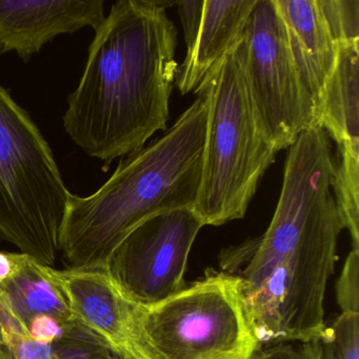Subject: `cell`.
I'll list each match as a JSON object with an SVG mask.
<instances>
[{
    "instance_id": "10",
    "label": "cell",
    "mask_w": 359,
    "mask_h": 359,
    "mask_svg": "<svg viewBox=\"0 0 359 359\" xmlns=\"http://www.w3.org/2000/svg\"><path fill=\"white\" fill-rule=\"evenodd\" d=\"M358 95V45L339 47L319 123L337 144L332 190L354 245L359 243Z\"/></svg>"
},
{
    "instance_id": "24",
    "label": "cell",
    "mask_w": 359,
    "mask_h": 359,
    "mask_svg": "<svg viewBox=\"0 0 359 359\" xmlns=\"http://www.w3.org/2000/svg\"><path fill=\"white\" fill-rule=\"evenodd\" d=\"M0 359H15V356L1 331H0Z\"/></svg>"
},
{
    "instance_id": "20",
    "label": "cell",
    "mask_w": 359,
    "mask_h": 359,
    "mask_svg": "<svg viewBox=\"0 0 359 359\" xmlns=\"http://www.w3.org/2000/svg\"><path fill=\"white\" fill-rule=\"evenodd\" d=\"M177 6L178 14L184 28L186 39L187 53L191 51L196 43L201 20H203V1L201 0H188L174 4Z\"/></svg>"
},
{
    "instance_id": "19",
    "label": "cell",
    "mask_w": 359,
    "mask_h": 359,
    "mask_svg": "<svg viewBox=\"0 0 359 359\" xmlns=\"http://www.w3.org/2000/svg\"><path fill=\"white\" fill-rule=\"evenodd\" d=\"M319 339L308 342L289 341L264 346L252 359H319Z\"/></svg>"
},
{
    "instance_id": "18",
    "label": "cell",
    "mask_w": 359,
    "mask_h": 359,
    "mask_svg": "<svg viewBox=\"0 0 359 359\" xmlns=\"http://www.w3.org/2000/svg\"><path fill=\"white\" fill-rule=\"evenodd\" d=\"M341 312L359 313V248H352L336 283Z\"/></svg>"
},
{
    "instance_id": "3",
    "label": "cell",
    "mask_w": 359,
    "mask_h": 359,
    "mask_svg": "<svg viewBox=\"0 0 359 359\" xmlns=\"http://www.w3.org/2000/svg\"><path fill=\"white\" fill-rule=\"evenodd\" d=\"M208 104L195 102L161 137L121 159L87 197L70 194L60 231L66 269L106 270L123 239L153 216L194 210L201 190Z\"/></svg>"
},
{
    "instance_id": "12",
    "label": "cell",
    "mask_w": 359,
    "mask_h": 359,
    "mask_svg": "<svg viewBox=\"0 0 359 359\" xmlns=\"http://www.w3.org/2000/svg\"><path fill=\"white\" fill-rule=\"evenodd\" d=\"M274 4L285 26L300 81L320 126L325 91L337 64L338 46L327 29L317 0H274Z\"/></svg>"
},
{
    "instance_id": "7",
    "label": "cell",
    "mask_w": 359,
    "mask_h": 359,
    "mask_svg": "<svg viewBox=\"0 0 359 359\" xmlns=\"http://www.w3.org/2000/svg\"><path fill=\"white\" fill-rule=\"evenodd\" d=\"M236 52L256 118L277 153L318 126L274 0H256Z\"/></svg>"
},
{
    "instance_id": "11",
    "label": "cell",
    "mask_w": 359,
    "mask_h": 359,
    "mask_svg": "<svg viewBox=\"0 0 359 359\" xmlns=\"http://www.w3.org/2000/svg\"><path fill=\"white\" fill-rule=\"evenodd\" d=\"M104 18V0H0V54L29 62L55 37L96 31Z\"/></svg>"
},
{
    "instance_id": "4",
    "label": "cell",
    "mask_w": 359,
    "mask_h": 359,
    "mask_svg": "<svg viewBox=\"0 0 359 359\" xmlns=\"http://www.w3.org/2000/svg\"><path fill=\"white\" fill-rule=\"evenodd\" d=\"M236 46L194 91L208 104L203 176L194 208L203 226L245 217L277 154L256 118Z\"/></svg>"
},
{
    "instance_id": "5",
    "label": "cell",
    "mask_w": 359,
    "mask_h": 359,
    "mask_svg": "<svg viewBox=\"0 0 359 359\" xmlns=\"http://www.w3.org/2000/svg\"><path fill=\"white\" fill-rule=\"evenodd\" d=\"M70 194L51 147L0 85V241L53 266Z\"/></svg>"
},
{
    "instance_id": "2",
    "label": "cell",
    "mask_w": 359,
    "mask_h": 359,
    "mask_svg": "<svg viewBox=\"0 0 359 359\" xmlns=\"http://www.w3.org/2000/svg\"><path fill=\"white\" fill-rule=\"evenodd\" d=\"M173 3L118 0L95 31L64 128L86 154L104 161L144 148L167 131L169 100L178 73Z\"/></svg>"
},
{
    "instance_id": "21",
    "label": "cell",
    "mask_w": 359,
    "mask_h": 359,
    "mask_svg": "<svg viewBox=\"0 0 359 359\" xmlns=\"http://www.w3.org/2000/svg\"><path fill=\"white\" fill-rule=\"evenodd\" d=\"M74 323V321H73ZM71 323H65L54 317L39 316L33 319L28 325L29 335L35 341L51 346L62 336Z\"/></svg>"
},
{
    "instance_id": "6",
    "label": "cell",
    "mask_w": 359,
    "mask_h": 359,
    "mask_svg": "<svg viewBox=\"0 0 359 359\" xmlns=\"http://www.w3.org/2000/svg\"><path fill=\"white\" fill-rule=\"evenodd\" d=\"M152 359H252L262 348L238 275L205 271L175 295L138 304Z\"/></svg>"
},
{
    "instance_id": "8",
    "label": "cell",
    "mask_w": 359,
    "mask_h": 359,
    "mask_svg": "<svg viewBox=\"0 0 359 359\" xmlns=\"http://www.w3.org/2000/svg\"><path fill=\"white\" fill-rule=\"evenodd\" d=\"M203 226L194 210L153 216L123 239L107 272L132 302L158 304L186 287L189 255Z\"/></svg>"
},
{
    "instance_id": "17",
    "label": "cell",
    "mask_w": 359,
    "mask_h": 359,
    "mask_svg": "<svg viewBox=\"0 0 359 359\" xmlns=\"http://www.w3.org/2000/svg\"><path fill=\"white\" fill-rule=\"evenodd\" d=\"M317 5L338 48L359 45L358 0H317Z\"/></svg>"
},
{
    "instance_id": "9",
    "label": "cell",
    "mask_w": 359,
    "mask_h": 359,
    "mask_svg": "<svg viewBox=\"0 0 359 359\" xmlns=\"http://www.w3.org/2000/svg\"><path fill=\"white\" fill-rule=\"evenodd\" d=\"M76 320L97 334L121 359H152L142 335L138 304L119 289L107 270H57L45 266Z\"/></svg>"
},
{
    "instance_id": "1",
    "label": "cell",
    "mask_w": 359,
    "mask_h": 359,
    "mask_svg": "<svg viewBox=\"0 0 359 359\" xmlns=\"http://www.w3.org/2000/svg\"><path fill=\"white\" fill-rule=\"evenodd\" d=\"M335 159L329 135L315 126L290 147L283 188L264 235L220 255L238 275L262 346L319 339L327 281L337 262L344 220L334 197Z\"/></svg>"
},
{
    "instance_id": "16",
    "label": "cell",
    "mask_w": 359,
    "mask_h": 359,
    "mask_svg": "<svg viewBox=\"0 0 359 359\" xmlns=\"http://www.w3.org/2000/svg\"><path fill=\"white\" fill-rule=\"evenodd\" d=\"M319 359H359V313L341 312L319 337Z\"/></svg>"
},
{
    "instance_id": "15",
    "label": "cell",
    "mask_w": 359,
    "mask_h": 359,
    "mask_svg": "<svg viewBox=\"0 0 359 359\" xmlns=\"http://www.w3.org/2000/svg\"><path fill=\"white\" fill-rule=\"evenodd\" d=\"M52 359H121L89 327L75 320L51 344Z\"/></svg>"
},
{
    "instance_id": "22",
    "label": "cell",
    "mask_w": 359,
    "mask_h": 359,
    "mask_svg": "<svg viewBox=\"0 0 359 359\" xmlns=\"http://www.w3.org/2000/svg\"><path fill=\"white\" fill-rule=\"evenodd\" d=\"M13 353L15 359H52L51 346L34 340L20 342Z\"/></svg>"
},
{
    "instance_id": "14",
    "label": "cell",
    "mask_w": 359,
    "mask_h": 359,
    "mask_svg": "<svg viewBox=\"0 0 359 359\" xmlns=\"http://www.w3.org/2000/svg\"><path fill=\"white\" fill-rule=\"evenodd\" d=\"M39 316L65 323L76 320L64 294L46 274L45 266L26 255L20 270L0 285V329L29 333V323Z\"/></svg>"
},
{
    "instance_id": "23",
    "label": "cell",
    "mask_w": 359,
    "mask_h": 359,
    "mask_svg": "<svg viewBox=\"0 0 359 359\" xmlns=\"http://www.w3.org/2000/svg\"><path fill=\"white\" fill-rule=\"evenodd\" d=\"M25 254L0 251V285L7 283L22 268Z\"/></svg>"
},
{
    "instance_id": "13",
    "label": "cell",
    "mask_w": 359,
    "mask_h": 359,
    "mask_svg": "<svg viewBox=\"0 0 359 359\" xmlns=\"http://www.w3.org/2000/svg\"><path fill=\"white\" fill-rule=\"evenodd\" d=\"M256 0H205L194 47L178 69L176 86L182 95L195 91L222 58L234 49Z\"/></svg>"
}]
</instances>
